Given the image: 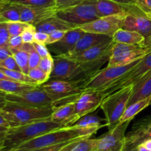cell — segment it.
Returning <instances> with one entry per match:
<instances>
[{
  "label": "cell",
  "mask_w": 151,
  "mask_h": 151,
  "mask_svg": "<svg viewBox=\"0 0 151 151\" xmlns=\"http://www.w3.org/2000/svg\"><path fill=\"white\" fill-rule=\"evenodd\" d=\"M97 131L94 130L84 129L74 126L65 127L25 142L7 151H32L80 137H91Z\"/></svg>",
  "instance_id": "6da1fadb"
},
{
  "label": "cell",
  "mask_w": 151,
  "mask_h": 151,
  "mask_svg": "<svg viewBox=\"0 0 151 151\" xmlns=\"http://www.w3.org/2000/svg\"><path fill=\"white\" fill-rule=\"evenodd\" d=\"M65 127V125L54 122L49 118L22 126L10 128L4 141L2 151H7L25 142Z\"/></svg>",
  "instance_id": "7a4b0ae2"
},
{
  "label": "cell",
  "mask_w": 151,
  "mask_h": 151,
  "mask_svg": "<svg viewBox=\"0 0 151 151\" xmlns=\"http://www.w3.org/2000/svg\"><path fill=\"white\" fill-rule=\"evenodd\" d=\"M56 108L57 106L29 107L7 102V104L0 110V112L9 123L10 128H15L49 119Z\"/></svg>",
  "instance_id": "3957f363"
},
{
  "label": "cell",
  "mask_w": 151,
  "mask_h": 151,
  "mask_svg": "<svg viewBox=\"0 0 151 151\" xmlns=\"http://www.w3.org/2000/svg\"><path fill=\"white\" fill-rule=\"evenodd\" d=\"M133 88L134 85L124 87L103 98L100 108L106 116L109 131L114 129L120 123L121 117L128 106Z\"/></svg>",
  "instance_id": "277c9868"
},
{
  "label": "cell",
  "mask_w": 151,
  "mask_h": 151,
  "mask_svg": "<svg viewBox=\"0 0 151 151\" xmlns=\"http://www.w3.org/2000/svg\"><path fill=\"white\" fill-rule=\"evenodd\" d=\"M140 59L125 66H106L104 69H100L89 79L81 84L80 88H82L83 91H104L121 77L132 69L139 63Z\"/></svg>",
  "instance_id": "5b68a950"
},
{
  "label": "cell",
  "mask_w": 151,
  "mask_h": 151,
  "mask_svg": "<svg viewBox=\"0 0 151 151\" xmlns=\"http://www.w3.org/2000/svg\"><path fill=\"white\" fill-rule=\"evenodd\" d=\"M40 86L52 100L55 106L75 102L84 91L73 83L62 80L50 79Z\"/></svg>",
  "instance_id": "8992f818"
},
{
  "label": "cell",
  "mask_w": 151,
  "mask_h": 151,
  "mask_svg": "<svg viewBox=\"0 0 151 151\" xmlns=\"http://www.w3.org/2000/svg\"><path fill=\"white\" fill-rule=\"evenodd\" d=\"M96 0H87L81 4L66 8L58 9L57 16L76 27L85 24L98 19Z\"/></svg>",
  "instance_id": "52a82bcc"
},
{
  "label": "cell",
  "mask_w": 151,
  "mask_h": 151,
  "mask_svg": "<svg viewBox=\"0 0 151 151\" xmlns=\"http://www.w3.org/2000/svg\"><path fill=\"white\" fill-rule=\"evenodd\" d=\"M151 71V51L147 52L145 55L140 59L139 63L132 69L127 72L125 75L121 77L116 82L108 87L104 91H101L104 97L109 94L114 93V91L128 86L134 85L138 82L144 75Z\"/></svg>",
  "instance_id": "ba28073f"
},
{
  "label": "cell",
  "mask_w": 151,
  "mask_h": 151,
  "mask_svg": "<svg viewBox=\"0 0 151 151\" xmlns=\"http://www.w3.org/2000/svg\"><path fill=\"white\" fill-rule=\"evenodd\" d=\"M147 53L145 49L141 46L114 42L107 66L128 65L143 58Z\"/></svg>",
  "instance_id": "9c48e42d"
},
{
  "label": "cell",
  "mask_w": 151,
  "mask_h": 151,
  "mask_svg": "<svg viewBox=\"0 0 151 151\" xmlns=\"http://www.w3.org/2000/svg\"><path fill=\"white\" fill-rule=\"evenodd\" d=\"M5 97L7 102L29 107L44 108L55 106L52 100L40 86L19 94H7Z\"/></svg>",
  "instance_id": "30bf717a"
},
{
  "label": "cell",
  "mask_w": 151,
  "mask_h": 151,
  "mask_svg": "<svg viewBox=\"0 0 151 151\" xmlns=\"http://www.w3.org/2000/svg\"><path fill=\"white\" fill-rule=\"evenodd\" d=\"M131 122H120L114 129L97 138L94 151H122L126 143L125 132Z\"/></svg>",
  "instance_id": "8fae6325"
},
{
  "label": "cell",
  "mask_w": 151,
  "mask_h": 151,
  "mask_svg": "<svg viewBox=\"0 0 151 151\" xmlns=\"http://www.w3.org/2000/svg\"><path fill=\"white\" fill-rule=\"evenodd\" d=\"M125 16V13L100 17L89 23L80 25L77 27L86 32H92L112 37L116 31L122 28Z\"/></svg>",
  "instance_id": "7c38bea8"
},
{
  "label": "cell",
  "mask_w": 151,
  "mask_h": 151,
  "mask_svg": "<svg viewBox=\"0 0 151 151\" xmlns=\"http://www.w3.org/2000/svg\"><path fill=\"white\" fill-rule=\"evenodd\" d=\"M122 29L136 31L147 39L151 37V18L134 4H130L125 13Z\"/></svg>",
  "instance_id": "4fadbf2b"
},
{
  "label": "cell",
  "mask_w": 151,
  "mask_h": 151,
  "mask_svg": "<svg viewBox=\"0 0 151 151\" xmlns=\"http://www.w3.org/2000/svg\"><path fill=\"white\" fill-rule=\"evenodd\" d=\"M104 96L101 91H84L75 102V112L79 119L93 113L100 107Z\"/></svg>",
  "instance_id": "5bb4252c"
},
{
  "label": "cell",
  "mask_w": 151,
  "mask_h": 151,
  "mask_svg": "<svg viewBox=\"0 0 151 151\" xmlns=\"http://www.w3.org/2000/svg\"><path fill=\"white\" fill-rule=\"evenodd\" d=\"M54 65L50 79L70 81L76 73L79 64L66 55L53 56Z\"/></svg>",
  "instance_id": "9a60e30c"
},
{
  "label": "cell",
  "mask_w": 151,
  "mask_h": 151,
  "mask_svg": "<svg viewBox=\"0 0 151 151\" xmlns=\"http://www.w3.org/2000/svg\"><path fill=\"white\" fill-rule=\"evenodd\" d=\"M20 10L21 22L29 24L36 25L45 19L57 15L56 7H32L16 4Z\"/></svg>",
  "instance_id": "2e32d148"
},
{
  "label": "cell",
  "mask_w": 151,
  "mask_h": 151,
  "mask_svg": "<svg viewBox=\"0 0 151 151\" xmlns=\"http://www.w3.org/2000/svg\"><path fill=\"white\" fill-rule=\"evenodd\" d=\"M85 32L78 27L73 28L67 31L60 41L48 44L47 47L50 51L52 52L56 55H67L73 50L76 44Z\"/></svg>",
  "instance_id": "e0dca14e"
},
{
  "label": "cell",
  "mask_w": 151,
  "mask_h": 151,
  "mask_svg": "<svg viewBox=\"0 0 151 151\" xmlns=\"http://www.w3.org/2000/svg\"><path fill=\"white\" fill-rule=\"evenodd\" d=\"M111 39L112 37L109 35L92 33V32H85V34L80 38L73 50L66 56L69 58L74 57L83 52L88 49L109 42Z\"/></svg>",
  "instance_id": "ac0fdd59"
},
{
  "label": "cell",
  "mask_w": 151,
  "mask_h": 151,
  "mask_svg": "<svg viewBox=\"0 0 151 151\" xmlns=\"http://www.w3.org/2000/svg\"><path fill=\"white\" fill-rule=\"evenodd\" d=\"M50 119L66 127L72 126L79 119L75 112V102L57 106L55 110L52 114Z\"/></svg>",
  "instance_id": "d6986e66"
},
{
  "label": "cell",
  "mask_w": 151,
  "mask_h": 151,
  "mask_svg": "<svg viewBox=\"0 0 151 151\" xmlns=\"http://www.w3.org/2000/svg\"><path fill=\"white\" fill-rule=\"evenodd\" d=\"M96 9L99 17L126 13L130 4H125L114 0H96Z\"/></svg>",
  "instance_id": "ffe728a7"
},
{
  "label": "cell",
  "mask_w": 151,
  "mask_h": 151,
  "mask_svg": "<svg viewBox=\"0 0 151 151\" xmlns=\"http://www.w3.org/2000/svg\"><path fill=\"white\" fill-rule=\"evenodd\" d=\"M35 27L38 32H45L47 34H50L55 30L68 31L77 27L75 25L59 18L57 15L45 19L43 22L37 24Z\"/></svg>",
  "instance_id": "44dd1931"
},
{
  "label": "cell",
  "mask_w": 151,
  "mask_h": 151,
  "mask_svg": "<svg viewBox=\"0 0 151 151\" xmlns=\"http://www.w3.org/2000/svg\"><path fill=\"white\" fill-rule=\"evenodd\" d=\"M151 97V71L134 84L128 106L139 100Z\"/></svg>",
  "instance_id": "7402d4cb"
},
{
  "label": "cell",
  "mask_w": 151,
  "mask_h": 151,
  "mask_svg": "<svg viewBox=\"0 0 151 151\" xmlns=\"http://www.w3.org/2000/svg\"><path fill=\"white\" fill-rule=\"evenodd\" d=\"M112 40L115 43H122L142 47L145 41V38L136 31L128 30L122 28L114 34Z\"/></svg>",
  "instance_id": "603a6c76"
},
{
  "label": "cell",
  "mask_w": 151,
  "mask_h": 151,
  "mask_svg": "<svg viewBox=\"0 0 151 151\" xmlns=\"http://www.w3.org/2000/svg\"><path fill=\"white\" fill-rule=\"evenodd\" d=\"M103 121H106V118L105 119L101 118L97 115V112L96 113L93 112V113L88 114L81 117L72 126L84 128V129L94 130L97 131L100 128L107 126L106 123L103 124Z\"/></svg>",
  "instance_id": "cb8c5ba5"
},
{
  "label": "cell",
  "mask_w": 151,
  "mask_h": 151,
  "mask_svg": "<svg viewBox=\"0 0 151 151\" xmlns=\"http://www.w3.org/2000/svg\"><path fill=\"white\" fill-rule=\"evenodd\" d=\"M40 85L27 84L13 80H0V91L7 94H19Z\"/></svg>",
  "instance_id": "d4e9b609"
},
{
  "label": "cell",
  "mask_w": 151,
  "mask_h": 151,
  "mask_svg": "<svg viewBox=\"0 0 151 151\" xmlns=\"http://www.w3.org/2000/svg\"><path fill=\"white\" fill-rule=\"evenodd\" d=\"M151 97H148L145 100H139L136 103H132L127 106L126 109L124 111L122 117L120 119V122H124L128 120H132L135 116H137L139 113L144 110L145 108L150 106V100Z\"/></svg>",
  "instance_id": "484cf974"
},
{
  "label": "cell",
  "mask_w": 151,
  "mask_h": 151,
  "mask_svg": "<svg viewBox=\"0 0 151 151\" xmlns=\"http://www.w3.org/2000/svg\"><path fill=\"white\" fill-rule=\"evenodd\" d=\"M0 16L6 22H21L20 10L16 4L8 3L2 6L0 10Z\"/></svg>",
  "instance_id": "4316f807"
},
{
  "label": "cell",
  "mask_w": 151,
  "mask_h": 151,
  "mask_svg": "<svg viewBox=\"0 0 151 151\" xmlns=\"http://www.w3.org/2000/svg\"><path fill=\"white\" fill-rule=\"evenodd\" d=\"M13 57L16 60L21 71L27 75L29 70V55L23 49H11Z\"/></svg>",
  "instance_id": "83f0119b"
},
{
  "label": "cell",
  "mask_w": 151,
  "mask_h": 151,
  "mask_svg": "<svg viewBox=\"0 0 151 151\" xmlns=\"http://www.w3.org/2000/svg\"><path fill=\"white\" fill-rule=\"evenodd\" d=\"M0 71L2 72L4 75H7L8 78L13 81H19V82L24 83L27 84H32V85H38L34 80H32L30 77L27 74L24 73L22 71L9 70L4 68L0 67Z\"/></svg>",
  "instance_id": "f1b7e54d"
},
{
  "label": "cell",
  "mask_w": 151,
  "mask_h": 151,
  "mask_svg": "<svg viewBox=\"0 0 151 151\" xmlns=\"http://www.w3.org/2000/svg\"><path fill=\"white\" fill-rule=\"evenodd\" d=\"M10 3L32 7H56L54 0H11Z\"/></svg>",
  "instance_id": "f546056e"
},
{
  "label": "cell",
  "mask_w": 151,
  "mask_h": 151,
  "mask_svg": "<svg viewBox=\"0 0 151 151\" xmlns=\"http://www.w3.org/2000/svg\"><path fill=\"white\" fill-rule=\"evenodd\" d=\"M22 49H23L24 50L27 52L29 55V69H32V68H35L38 66L39 64V62L41 60V58L40 57V55H38V53L37 52L36 50H35L34 47L32 46V44H24L22 45V47H21Z\"/></svg>",
  "instance_id": "4dcf8cb0"
},
{
  "label": "cell",
  "mask_w": 151,
  "mask_h": 151,
  "mask_svg": "<svg viewBox=\"0 0 151 151\" xmlns=\"http://www.w3.org/2000/svg\"><path fill=\"white\" fill-rule=\"evenodd\" d=\"M27 75L32 80H34L38 85H41V84L44 83L47 81H48L50 78V75L44 72L38 66L29 69Z\"/></svg>",
  "instance_id": "1f68e13d"
},
{
  "label": "cell",
  "mask_w": 151,
  "mask_h": 151,
  "mask_svg": "<svg viewBox=\"0 0 151 151\" xmlns=\"http://www.w3.org/2000/svg\"><path fill=\"white\" fill-rule=\"evenodd\" d=\"M97 143V138L91 139L90 137L85 138L78 142V144L71 151H94Z\"/></svg>",
  "instance_id": "d6a6232c"
},
{
  "label": "cell",
  "mask_w": 151,
  "mask_h": 151,
  "mask_svg": "<svg viewBox=\"0 0 151 151\" xmlns=\"http://www.w3.org/2000/svg\"><path fill=\"white\" fill-rule=\"evenodd\" d=\"M29 24L22 22H7V29L10 36L21 35L24 29Z\"/></svg>",
  "instance_id": "836d02e7"
},
{
  "label": "cell",
  "mask_w": 151,
  "mask_h": 151,
  "mask_svg": "<svg viewBox=\"0 0 151 151\" xmlns=\"http://www.w3.org/2000/svg\"><path fill=\"white\" fill-rule=\"evenodd\" d=\"M37 30L35 25L28 24L27 27L24 29L22 33L21 34L23 42L24 44H32L34 42V37L36 33Z\"/></svg>",
  "instance_id": "e575fe53"
},
{
  "label": "cell",
  "mask_w": 151,
  "mask_h": 151,
  "mask_svg": "<svg viewBox=\"0 0 151 151\" xmlns=\"http://www.w3.org/2000/svg\"><path fill=\"white\" fill-rule=\"evenodd\" d=\"M53 65H54V59L53 56L50 55L47 57L41 58L38 64V67L42 69L44 72L48 74L50 77V74L53 69Z\"/></svg>",
  "instance_id": "d590c367"
},
{
  "label": "cell",
  "mask_w": 151,
  "mask_h": 151,
  "mask_svg": "<svg viewBox=\"0 0 151 151\" xmlns=\"http://www.w3.org/2000/svg\"><path fill=\"white\" fill-rule=\"evenodd\" d=\"M10 37L7 22H0V47H8Z\"/></svg>",
  "instance_id": "8d00e7d4"
},
{
  "label": "cell",
  "mask_w": 151,
  "mask_h": 151,
  "mask_svg": "<svg viewBox=\"0 0 151 151\" xmlns=\"http://www.w3.org/2000/svg\"><path fill=\"white\" fill-rule=\"evenodd\" d=\"M134 4L146 16L151 18V0H134Z\"/></svg>",
  "instance_id": "74e56055"
},
{
  "label": "cell",
  "mask_w": 151,
  "mask_h": 151,
  "mask_svg": "<svg viewBox=\"0 0 151 151\" xmlns=\"http://www.w3.org/2000/svg\"><path fill=\"white\" fill-rule=\"evenodd\" d=\"M0 67L4 68V69H9V70H16L21 71L20 68L18 66L16 60L12 56H9L2 61H0Z\"/></svg>",
  "instance_id": "f35d334b"
},
{
  "label": "cell",
  "mask_w": 151,
  "mask_h": 151,
  "mask_svg": "<svg viewBox=\"0 0 151 151\" xmlns=\"http://www.w3.org/2000/svg\"><path fill=\"white\" fill-rule=\"evenodd\" d=\"M140 143L133 137L128 134L126 136V143L122 151H138V145Z\"/></svg>",
  "instance_id": "ab89813d"
},
{
  "label": "cell",
  "mask_w": 151,
  "mask_h": 151,
  "mask_svg": "<svg viewBox=\"0 0 151 151\" xmlns=\"http://www.w3.org/2000/svg\"><path fill=\"white\" fill-rule=\"evenodd\" d=\"M54 1L55 2L56 7L58 9H62L81 4L87 0H54Z\"/></svg>",
  "instance_id": "60d3db41"
},
{
  "label": "cell",
  "mask_w": 151,
  "mask_h": 151,
  "mask_svg": "<svg viewBox=\"0 0 151 151\" xmlns=\"http://www.w3.org/2000/svg\"><path fill=\"white\" fill-rule=\"evenodd\" d=\"M32 44L41 58H45L51 55L48 47L46 44H40V43L35 42V41L32 43Z\"/></svg>",
  "instance_id": "b9f144b4"
},
{
  "label": "cell",
  "mask_w": 151,
  "mask_h": 151,
  "mask_svg": "<svg viewBox=\"0 0 151 151\" xmlns=\"http://www.w3.org/2000/svg\"><path fill=\"white\" fill-rule=\"evenodd\" d=\"M66 32H67V31L66 30H55L52 31V32H50V33L49 34L48 44H53V43H55L57 42V41H60V40L64 36L65 34L66 33ZM48 44H47V45H48Z\"/></svg>",
  "instance_id": "7bdbcfd3"
},
{
  "label": "cell",
  "mask_w": 151,
  "mask_h": 151,
  "mask_svg": "<svg viewBox=\"0 0 151 151\" xmlns=\"http://www.w3.org/2000/svg\"><path fill=\"white\" fill-rule=\"evenodd\" d=\"M133 128L143 131H151V118H145L140 120Z\"/></svg>",
  "instance_id": "ee69618b"
},
{
  "label": "cell",
  "mask_w": 151,
  "mask_h": 151,
  "mask_svg": "<svg viewBox=\"0 0 151 151\" xmlns=\"http://www.w3.org/2000/svg\"><path fill=\"white\" fill-rule=\"evenodd\" d=\"M24 44L23 40L21 35L10 36L8 42V47L10 49H20Z\"/></svg>",
  "instance_id": "f6af8a7d"
},
{
  "label": "cell",
  "mask_w": 151,
  "mask_h": 151,
  "mask_svg": "<svg viewBox=\"0 0 151 151\" xmlns=\"http://www.w3.org/2000/svg\"><path fill=\"white\" fill-rule=\"evenodd\" d=\"M70 141L71 140L67 142H63L58 143V144L47 146V147H44L40 149H36V150H34L32 151H59L61 150L63 147H65V146H66Z\"/></svg>",
  "instance_id": "bcb514c9"
},
{
  "label": "cell",
  "mask_w": 151,
  "mask_h": 151,
  "mask_svg": "<svg viewBox=\"0 0 151 151\" xmlns=\"http://www.w3.org/2000/svg\"><path fill=\"white\" fill-rule=\"evenodd\" d=\"M34 41L47 45L49 41V34L37 31L36 33L35 34V37H34Z\"/></svg>",
  "instance_id": "7dc6e473"
},
{
  "label": "cell",
  "mask_w": 151,
  "mask_h": 151,
  "mask_svg": "<svg viewBox=\"0 0 151 151\" xmlns=\"http://www.w3.org/2000/svg\"><path fill=\"white\" fill-rule=\"evenodd\" d=\"M13 55L11 49L9 47H0V61H2L9 56Z\"/></svg>",
  "instance_id": "c3c4849f"
},
{
  "label": "cell",
  "mask_w": 151,
  "mask_h": 151,
  "mask_svg": "<svg viewBox=\"0 0 151 151\" xmlns=\"http://www.w3.org/2000/svg\"><path fill=\"white\" fill-rule=\"evenodd\" d=\"M8 130L9 128L0 126V143H4V141L5 139L6 135H7Z\"/></svg>",
  "instance_id": "681fc988"
},
{
  "label": "cell",
  "mask_w": 151,
  "mask_h": 151,
  "mask_svg": "<svg viewBox=\"0 0 151 151\" xmlns=\"http://www.w3.org/2000/svg\"><path fill=\"white\" fill-rule=\"evenodd\" d=\"M6 94L0 91V110L4 107L6 104H7V100H6Z\"/></svg>",
  "instance_id": "f907efd6"
},
{
  "label": "cell",
  "mask_w": 151,
  "mask_h": 151,
  "mask_svg": "<svg viewBox=\"0 0 151 151\" xmlns=\"http://www.w3.org/2000/svg\"><path fill=\"white\" fill-rule=\"evenodd\" d=\"M142 47H144V48L145 49L146 51H147V52H149L151 51V37L150 38L145 39Z\"/></svg>",
  "instance_id": "816d5d0a"
},
{
  "label": "cell",
  "mask_w": 151,
  "mask_h": 151,
  "mask_svg": "<svg viewBox=\"0 0 151 151\" xmlns=\"http://www.w3.org/2000/svg\"><path fill=\"white\" fill-rule=\"evenodd\" d=\"M0 126L6 127V128H10V125H9V123L7 122V121L6 120L5 118L4 117L1 113L0 112Z\"/></svg>",
  "instance_id": "f5cc1de1"
},
{
  "label": "cell",
  "mask_w": 151,
  "mask_h": 151,
  "mask_svg": "<svg viewBox=\"0 0 151 151\" xmlns=\"http://www.w3.org/2000/svg\"><path fill=\"white\" fill-rule=\"evenodd\" d=\"M141 144L143 146H145L146 148L151 150V139H147L144 140Z\"/></svg>",
  "instance_id": "db71d44e"
},
{
  "label": "cell",
  "mask_w": 151,
  "mask_h": 151,
  "mask_svg": "<svg viewBox=\"0 0 151 151\" xmlns=\"http://www.w3.org/2000/svg\"><path fill=\"white\" fill-rule=\"evenodd\" d=\"M117 2L122 3V4H134V0H114Z\"/></svg>",
  "instance_id": "11a10c76"
},
{
  "label": "cell",
  "mask_w": 151,
  "mask_h": 151,
  "mask_svg": "<svg viewBox=\"0 0 151 151\" xmlns=\"http://www.w3.org/2000/svg\"><path fill=\"white\" fill-rule=\"evenodd\" d=\"M138 151H151L149 149L146 148L145 146H143L142 144H139L138 145Z\"/></svg>",
  "instance_id": "9f6ffc18"
},
{
  "label": "cell",
  "mask_w": 151,
  "mask_h": 151,
  "mask_svg": "<svg viewBox=\"0 0 151 151\" xmlns=\"http://www.w3.org/2000/svg\"><path fill=\"white\" fill-rule=\"evenodd\" d=\"M0 80H12V79H10V78H8L7 75H4L2 72L0 71Z\"/></svg>",
  "instance_id": "6f0895ef"
},
{
  "label": "cell",
  "mask_w": 151,
  "mask_h": 151,
  "mask_svg": "<svg viewBox=\"0 0 151 151\" xmlns=\"http://www.w3.org/2000/svg\"><path fill=\"white\" fill-rule=\"evenodd\" d=\"M11 0H0V5L3 6L6 4H8L10 2Z\"/></svg>",
  "instance_id": "680465c9"
},
{
  "label": "cell",
  "mask_w": 151,
  "mask_h": 151,
  "mask_svg": "<svg viewBox=\"0 0 151 151\" xmlns=\"http://www.w3.org/2000/svg\"><path fill=\"white\" fill-rule=\"evenodd\" d=\"M3 144L4 143H0V151L3 150Z\"/></svg>",
  "instance_id": "91938a15"
},
{
  "label": "cell",
  "mask_w": 151,
  "mask_h": 151,
  "mask_svg": "<svg viewBox=\"0 0 151 151\" xmlns=\"http://www.w3.org/2000/svg\"><path fill=\"white\" fill-rule=\"evenodd\" d=\"M0 22H6L5 21H4V19H3L1 16H0Z\"/></svg>",
  "instance_id": "94428289"
},
{
  "label": "cell",
  "mask_w": 151,
  "mask_h": 151,
  "mask_svg": "<svg viewBox=\"0 0 151 151\" xmlns=\"http://www.w3.org/2000/svg\"><path fill=\"white\" fill-rule=\"evenodd\" d=\"M1 7H2V6H1V5H0V10H1Z\"/></svg>",
  "instance_id": "6125c7cd"
}]
</instances>
